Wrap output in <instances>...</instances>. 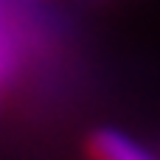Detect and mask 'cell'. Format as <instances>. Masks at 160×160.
Returning <instances> with one entry per match:
<instances>
[{"mask_svg":"<svg viewBox=\"0 0 160 160\" xmlns=\"http://www.w3.org/2000/svg\"><path fill=\"white\" fill-rule=\"evenodd\" d=\"M87 149L93 158L104 160H146L149 149H143L141 143H135L129 135L118 132V129H98L90 135Z\"/></svg>","mask_w":160,"mask_h":160,"instance_id":"obj_1","label":"cell"},{"mask_svg":"<svg viewBox=\"0 0 160 160\" xmlns=\"http://www.w3.org/2000/svg\"><path fill=\"white\" fill-rule=\"evenodd\" d=\"M14 59H17V53H14V48H11V39H8L6 28L0 25V76H6V73L14 68Z\"/></svg>","mask_w":160,"mask_h":160,"instance_id":"obj_2","label":"cell"}]
</instances>
